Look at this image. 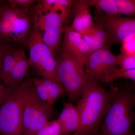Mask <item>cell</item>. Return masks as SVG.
Segmentation results:
<instances>
[{
    "instance_id": "6da1fadb",
    "label": "cell",
    "mask_w": 135,
    "mask_h": 135,
    "mask_svg": "<svg viewBox=\"0 0 135 135\" xmlns=\"http://www.w3.org/2000/svg\"><path fill=\"white\" fill-rule=\"evenodd\" d=\"M88 73V81L76 106L79 127L71 135H98L113 95V84L110 89H105Z\"/></svg>"
},
{
    "instance_id": "7a4b0ae2",
    "label": "cell",
    "mask_w": 135,
    "mask_h": 135,
    "mask_svg": "<svg viewBox=\"0 0 135 135\" xmlns=\"http://www.w3.org/2000/svg\"><path fill=\"white\" fill-rule=\"evenodd\" d=\"M135 101V93L130 86L123 88L114 85L109 109L98 135H133Z\"/></svg>"
},
{
    "instance_id": "3957f363",
    "label": "cell",
    "mask_w": 135,
    "mask_h": 135,
    "mask_svg": "<svg viewBox=\"0 0 135 135\" xmlns=\"http://www.w3.org/2000/svg\"><path fill=\"white\" fill-rule=\"evenodd\" d=\"M24 82L23 135H34L49 121L53 114V106L39 98L32 79L27 78Z\"/></svg>"
},
{
    "instance_id": "277c9868",
    "label": "cell",
    "mask_w": 135,
    "mask_h": 135,
    "mask_svg": "<svg viewBox=\"0 0 135 135\" xmlns=\"http://www.w3.org/2000/svg\"><path fill=\"white\" fill-rule=\"evenodd\" d=\"M56 60L57 73L59 80L70 100L77 102L82 96L88 79L85 67L61 50L59 51Z\"/></svg>"
},
{
    "instance_id": "5b68a950",
    "label": "cell",
    "mask_w": 135,
    "mask_h": 135,
    "mask_svg": "<svg viewBox=\"0 0 135 135\" xmlns=\"http://www.w3.org/2000/svg\"><path fill=\"white\" fill-rule=\"evenodd\" d=\"M32 15L33 19V29L27 44L30 65L34 68L42 78L60 82L57 73L56 57L44 41L37 18L34 15Z\"/></svg>"
},
{
    "instance_id": "8992f818",
    "label": "cell",
    "mask_w": 135,
    "mask_h": 135,
    "mask_svg": "<svg viewBox=\"0 0 135 135\" xmlns=\"http://www.w3.org/2000/svg\"><path fill=\"white\" fill-rule=\"evenodd\" d=\"M25 84L0 106V134L23 135V99Z\"/></svg>"
},
{
    "instance_id": "52a82bcc",
    "label": "cell",
    "mask_w": 135,
    "mask_h": 135,
    "mask_svg": "<svg viewBox=\"0 0 135 135\" xmlns=\"http://www.w3.org/2000/svg\"><path fill=\"white\" fill-rule=\"evenodd\" d=\"M95 20L106 32L110 43L122 44L135 36V18L111 15L97 10Z\"/></svg>"
},
{
    "instance_id": "ba28073f",
    "label": "cell",
    "mask_w": 135,
    "mask_h": 135,
    "mask_svg": "<svg viewBox=\"0 0 135 135\" xmlns=\"http://www.w3.org/2000/svg\"><path fill=\"white\" fill-rule=\"evenodd\" d=\"M33 15L37 18L44 41L56 57L61 46L65 23L60 15L55 12H48L38 16Z\"/></svg>"
},
{
    "instance_id": "9c48e42d",
    "label": "cell",
    "mask_w": 135,
    "mask_h": 135,
    "mask_svg": "<svg viewBox=\"0 0 135 135\" xmlns=\"http://www.w3.org/2000/svg\"><path fill=\"white\" fill-rule=\"evenodd\" d=\"M116 55L110 50L109 46L90 53L85 65L86 71L98 83H103L105 79L117 67Z\"/></svg>"
},
{
    "instance_id": "30bf717a",
    "label": "cell",
    "mask_w": 135,
    "mask_h": 135,
    "mask_svg": "<svg viewBox=\"0 0 135 135\" xmlns=\"http://www.w3.org/2000/svg\"><path fill=\"white\" fill-rule=\"evenodd\" d=\"M60 50L69 54L85 67V65L91 53L90 50L82 35L65 26L64 36Z\"/></svg>"
},
{
    "instance_id": "8fae6325",
    "label": "cell",
    "mask_w": 135,
    "mask_h": 135,
    "mask_svg": "<svg viewBox=\"0 0 135 135\" xmlns=\"http://www.w3.org/2000/svg\"><path fill=\"white\" fill-rule=\"evenodd\" d=\"M90 7L111 15L135 16V0H87Z\"/></svg>"
},
{
    "instance_id": "7c38bea8",
    "label": "cell",
    "mask_w": 135,
    "mask_h": 135,
    "mask_svg": "<svg viewBox=\"0 0 135 135\" xmlns=\"http://www.w3.org/2000/svg\"><path fill=\"white\" fill-rule=\"evenodd\" d=\"M73 14L74 18L69 28L81 35L94 25L90 7L87 0L74 1Z\"/></svg>"
},
{
    "instance_id": "4fadbf2b",
    "label": "cell",
    "mask_w": 135,
    "mask_h": 135,
    "mask_svg": "<svg viewBox=\"0 0 135 135\" xmlns=\"http://www.w3.org/2000/svg\"><path fill=\"white\" fill-rule=\"evenodd\" d=\"M33 25V17L31 13H26L18 17L13 23L9 41L23 46L27 45Z\"/></svg>"
},
{
    "instance_id": "5bb4252c",
    "label": "cell",
    "mask_w": 135,
    "mask_h": 135,
    "mask_svg": "<svg viewBox=\"0 0 135 135\" xmlns=\"http://www.w3.org/2000/svg\"><path fill=\"white\" fill-rule=\"evenodd\" d=\"M74 1L70 0H40L34 6L32 14L36 16L53 12L60 15L65 23L69 17Z\"/></svg>"
},
{
    "instance_id": "9a60e30c",
    "label": "cell",
    "mask_w": 135,
    "mask_h": 135,
    "mask_svg": "<svg viewBox=\"0 0 135 135\" xmlns=\"http://www.w3.org/2000/svg\"><path fill=\"white\" fill-rule=\"evenodd\" d=\"M57 120L60 123L62 135H71L78 129L80 118L76 107L70 103L64 104Z\"/></svg>"
},
{
    "instance_id": "2e32d148",
    "label": "cell",
    "mask_w": 135,
    "mask_h": 135,
    "mask_svg": "<svg viewBox=\"0 0 135 135\" xmlns=\"http://www.w3.org/2000/svg\"><path fill=\"white\" fill-rule=\"evenodd\" d=\"M10 4L0 7V41H9L13 23L17 18L26 14Z\"/></svg>"
},
{
    "instance_id": "e0dca14e",
    "label": "cell",
    "mask_w": 135,
    "mask_h": 135,
    "mask_svg": "<svg viewBox=\"0 0 135 135\" xmlns=\"http://www.w3.org/2000/svg\"><path fill=\"white\" fill-rule=\"evenodd\" d=\"M91 53L108 46L110 43L108 35L103 27L97 23L94 25L82 35Z\"/></svg>"
},
{
    "instance_id": "ac0fdd59",
    "label": "cell",
    "mask_w": 135,
    "mask_h": 135,
    "mask_svg": "<svg viewBox=\"0 0 135 135\" xmlns=\"http://www.w3.org/2000/svg\"><path fill=\"white\" fill-rule=\"evenodd\" d=\"M30 66L29 59L27 57L24 50L20 49L19 56L12 71L4 84L8 87L18 86L26 76Z\"/></svg>"
},
{
    "instance_id": "d6986e66",
    "label": "cell",
    "mask_w": 135,
    "mask_h": 135,
    "mask_svg": "<svg viewBox=\"0 0 135 135\" xmlns=\"http://www.w3.org/2000/svg\"><path fill=\"white\" fill-rule=\"evenodd\" d=\"M20 50L7 47L0 59V80L3 83L7 79L16 64Z\"/></svg>"
},
{
    "instance_id": "ffe728a7",
    "label": "cell",
    "mask_w": 135,
    "mask_h": 135,
    "mask_svg": "<svg viewBox=\"0 0 135 135\" xmlns=\"http://www.w3.org/2000/svg\"><path fill=\"white\" fill-rule=\"evenodd\" d=\"M48 93L49 100L48 104L53 106L57 99L62 96L66 92L63 84L60 82L50 79L42 78Z\"/></svg>"
},
{
    "instance_id": "44dd1931",
    "label": "cell",
    "mask_w": 135,
    "mask_h": 135,
    "mask_svg": "<svg viewBox=\"0 0 135 135\" xmlns=\"http://www.w3.org/2000/svg\"><path fill=\"white\" fill-rule=\"evenodd\" d=\"M117 57V68L118 71L135 69V53L131 55H128L122 53L118 55Z\"/></svg>"
},
{
    "instance_id": "7402d4cb",
    "label": "cell",
    "mask_w": 135,
    "mask_h": 135,
    "mask_svg": "<svg viewBox=\"0 0 135 135\" xmlns=\"http://www.w3.org/2000/svg\"><path fill=\"white\" fill-rule=\"evenodd\" d=\"M34 135H62L61 126L57 119L49 121Z\"/></svg>"
},
{
    "instance_id": "603a6c76",
    "label": "cell",
    "mask_w": 135,
    "mask_h": 135,
    "mask_svg": "<svg viewBox=\"0 0 135 135\" xmlns=\"http://www.w3.org/2000/svg\"><path fill=\"white\" fill-rule=\"evenodd\" d=\"M117 68L105 78L103 83H112L115 80L120 79H128L135 83V69L118 71Z\"/></svg>"
},
{
    "instance_id": "cb8c5ba5",
    "label": "cell",
    "mask_w": 135,
    "mask_h": 135,
    "mask_svg": "<svg viewBox=\"0 0 135 135\" xmlns=\"http://www.w3.org/2000/svg\"><path fill=\"white\" fill-rule=\"evenodd\" d=\"M32 80L37 95L42 101L48 104L49 100L48 93L42 79H33Z\"/></svg>"
},
{
    "instance_id": "d4e9b609",
    "label": "cell",
    "mask_w": 135,
    "mask_h": 135,
    "mask_svg": "<svg viewBox=\"0 0 135 135\" xmlns=\"http://www.w3.org/2000/svg\"><path fill=\"white\" fill-rule=\"evenodd\" d=\"M10 5L23 12L28 13L30 8L36 2L35 0H9Z\"/></svg>"
},
{
    "instance_id": "484cf974",
    "label": "cell",
    "mask_w": 135,
    "mask_h": 135,
    "mask_svg": "<svg viewBox=\"0 0 135 135\" xmlns=\"http://www.w3.org/2000/svg\"><path fill=\"white\" fill-rule=\"evenodd\" d=\"M21 84L15 86L8 87L0 83V106L17 90Z\"/></svg>"
},
{
    "instance_id": "4316f807",
    "label": "cell",
    "mask_w": 135,
    "mask_h": 135,
    "mask_svg": "<svg viewBox=\"0 0 135 135\" xmlns=\"http://www.w3.org/2000/svg\"><path fill=\"white\" fill-rule=\"evenodd\" d=\"M122 53L128 55L135 53V36L128 40L122 44Z\"/></svg>"
},
{
    "instance_id": "83f0119b",
    "label": "cell",
    "mask_w": 135,
    "mask_h": 135,
    "mask_svg": "<svg viewBox=\"0 0 135 135\" xmlns=\"http://www.w3.org/2000/svg\"><path fill=\"white\" fill-rule=\"evenodd\" d=\"M7 47L8 46H6L5 44L0 43V59H1V57L3 53Z\"/></svg>"
},
{
    "instance_id": "f1b7e54d",
    "label": "cell",
    "mask_w": 135,
    "mask_h": 135,
    "mask_svg": "<svg viewBox=\"0 0 135 135\" xmlns=\"http://www.w3.org/2000/svg\"><path fill=\"white\" fill-rule=\"evenodd\" d=\"M131 88L134 92L135 93V83L134 84H133L131 85L130 86Z\"/></svg>"
},
{
    "instance_id": "f546056e",
    "label": "cell",
    "mask_w": 135,
    "mask_h": 135,
    "mask_svg": "<svg viewBox=\"0 0 135 135\" xmlns=\"http://www.w3.org/2000/svg\"><path fill=\"white\" fill-rule=\"evenodd\" d=\"M134 107L135 109V101L134 102ZM135 135V131L134 133H133V135Z\"/></svg>"
},
{
    "instance_id": "4dcf8cb0",
    "label": "cell",
    "mask_w": 135,
    "mask_h": 135,
    "mask_svg": "<svg viewBox=\"0 0 135 135\" xmlns=\"http://www.w3.org/2000/svg\"><path fill=\"white\" fill-rule=\"evenodd\" d=\"M1 6V4H0V6Z\"/></svg>"
},
{
    "instance_id": "1f68e13d",
    "label": "cell",
    "mask_w": 135,
    "mask_h": 135,
    "mask_svg": "<svg viewBox=\"0 0 135 135\" xmlns=\"http://www.w3.org/2000/svg\"><path fill=\"white\" fill-rule=\"evenodd\" d=\"M0 135H1V134H0Z\"/></svg>"
}]
</instances>
